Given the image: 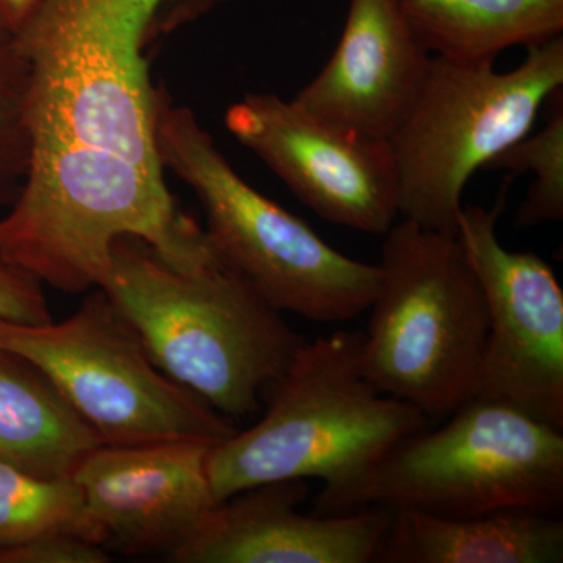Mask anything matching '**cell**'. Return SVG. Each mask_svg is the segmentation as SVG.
I'll return each mask as SVG.
<instances>
[{
  "instance_id": "obj_1",
  "label": "cell",
  "mask_w": 563,
  "mask_h": 563,
  "mask_svg": "<svg viewBox=\"0 0 563 563\" xmlns=\"http://www.w3.org/2000/svg\"><path fill=\"white\" fill-rule=\"evenodd\" d=\"M231 0H44L14 43L27 63L29 168L0 257L43 285L102 288L121 239L179 269L218 262L177 209L158 154L147 47Z\"/></svg>"
},
{
  "instance_id": "obj_2",
  "label": "cell",
  "mask_w": 563,
  "mask_h": 563,
  "mask_svg": "<svg viewBox=\"0 0 563 563\" xmlns=\"http://www.w3.org/2000/svg\"><path fill=\"white\" fill-rule=\"evenodd\" d=\"M362 331L306 342L269 387L265 415L210 450L207 468L218 501L261 485L318 479L317 515H343L396 444L429 420L383 395L361 365Z\"/></svg>"
},
{
  "instance_id": "obj_3",
  "label": "cell",
  "mask_w": 563,
  "mask_h": 563,
  "mask_svg": "<svg viewBox=\"0 0 563 563\" xmlns=\"http://www.w3.org/2000/svg\"><path fill=\"white\" fill-rule=\"evenodd\" d=\"M102 290L158 369L229 420L262 409L303 343L221 262L179 269L140 240L114 243Z\"/></svg>"
},
{
  "instance_id": "obj_4",
  "label": "cell",
  "mask_w": 563,
  "mask_h": 563,
  "mask_svg": "<svg viewBox=\"0 0 563 563\" xmlns=\"http://www.w3.org/2000/svg\"><path fill=\"white\" fill-rule=\"evenodd\" d=\"M163 168L201 202L207 239L222 265L279 313L335 324L365 313L380 284L379 265L347 257L309 222L263 196L235 172L195 111L157 88L155 114Z\"/></svg>"
},
{
  "instance_id": "obj_5",
  "label": "cell",
  "mask_w": 563,
  "mask_h": 563,
  "mask_svg": "<svg viewBox=\"0 0 563 563\" xmlns=\"http://www.w3.org/2000/svg\"><path fill=\"white\" fill-rule=\"evenodd\" d=\"M377 265L363 374L429 421L448 418L473 398L487 342V306L468 255L457 232L402 220L385 233Z\"/></svg>"
},
{
  "instance_id": "obj_6",
  "label": "cell",
  "mask_w": 563,
  "mask_h": 563,
  "mask_svg": "<svg viewBox=\"0 0 563 563\" xmlns=\"http://www.w3.org/2000/svg\"><path fill=\"white\" fill-rule=\"evenodd\" d=\"M517 68L432 57L417 99L388 136L399 181V217L429 231L457 232L474 173L532 132L563 90V38L529 47Z\"/></svg>"
},
{
  "instance_id": "obj_7",
  "label": "cell",
  "mask_w": 563,
  "mask_h": 563,
  "mask_svg": "<svg viewBox=\"0 0 563 563\" xmlns=\"http://www.w3.org/2000/svg\"><path fill=\"white\" fill-rule=\"evenodd\" d=\"M437 429L385 455L346 512L412 509L443 517L501 510L558 515L563 504V431L509 404L472 398Z\"/></svg>"
},
{
  "instance_id": "obj_8",
  "label": "cell",
  "mask_w": 563,
  "mask_h": 563,
  "mask_svg": "<svg viewBox=\"0 0 563 563\" xmlns=\"http://www.w3.org/2000/svg\"><path fill=\"white\" fill-rule=\"evenodd\" d=\"M0 350L36 366L106 444H217L236 432L232 420L158 369L102 288L63 321H0Z\"/></svg>"
},
{
  "instance_id": "obj_9",
  "label": "cell",
  "mask_w": 563,
  "mask_h": 563,
  "mask_svg": "<svg viewBox=\"0 0 563 563\" xmlns=\"http://www.w3.org/2000/svg\"><path fill=\"white\" fill-rule=\"evenodd\" d=\"M510 184L507 177L492 207L463 206L457 220L488 314L473 398L509 404L563 431V290L540 255L499 242Z\"/></svg>"
},
{
  "instance_id": "obj_10",
  "label": "cell",
  "mask_w": 563,
  "mask_h": 563,
  "mask_svg": "<svg viewBox=\"0 0 563 563\" xmlns=\"http://www.w3.org/2000/svg\"><path fill=\"white\" fill-rule=\"evenodd\" d=\"M225 128L322 220L384 236L399 217L388 140L318 117L295 99L250 92L225 111Z\"/></svg>"
},
{
  "instance_id": "obj_11",
  "label": "cell",
  "mask_w": 563,
  "mask_h": 563,
  "mask_svg": "<svg viewBox=\"0 0 563 563\" xmlns=\"http://www.w3.org/2000/svg\"><path fill=\"white\" fill-rule=\"evenodd\" d=\"M213 443L101 444L73 477L103 543L124 553L173 555L195 539L218 501L207 461Z\"/></svg>"
},
{
  "instance_id": "obj_12",
  "label": "cell",
  "mask_w": 563,
  "mask_h": 563,
  "mask_svg": "<svg viewBox=\"0 0 563 563\" xmlns=\"http://www.w3.org/2000/svg\"><path fill=\"white\" fill-rule=\"evenodd\" d=\"M307 481L250 488L218 504L202 531L172 555L181 563H372L391 523L384 507L306 515Z\"/></svg>"
},
{
  "instance_id": "obj_13",
  "label": "cell",
  "mask_w": 563,
  "mask_h": 563,
  "mask_svg": "<svg viewBox=\"0 0 563 563\" xmlns=\"http://www.w3.org/2000/svg\"><path fill=\"white\" fill-rule=\"evenodd\" d=\"M431 62L399 0H350L331 58L292 99L324 120L388 140Z\"/></svg>"
},
{
  "instance_id": "obj_14",
  "label": "cell",
  "mask_w": 563,
  "mask_h": 563,
  "mask_svg": "<svg viewBox=\"0 0 563 563\" xmlns=\"http://www.w3.org/2000/svg\"><path fill=\"white\" fill-rule=\"evenodd\" d=\"M563 521L533 510L443 517L393 510L376 562L561 563Z\"/></svg>"
},
{
  "instance_id": "obj_15",
  "label": "cell",
  "mask_w": 563,
  "mask_h": 563,
  "mask_svg": "<svg viewBox=\"0 0 563 563\" xmlns=\"http://www.w3.org/2000/svg\"><path fill=\"white\" fill-rule=\"evenodd\" d=\"M103 440L31 362L0 350V462L73 476Z\"/></svg>"
},
{
  "instance_id": "obj_16",
  "label": "cell",
  "mask_w": 563,
  "mask_h": 563,
  "mask_svg": "<svg viewBox=\"0 0 563 563\" xmlns=\"http://www.w3.org/2000/svg\"><path fill=\"white\" fill-rule=\"evenodd\" d=\"M404 16L432 57L495 63L510 47L562 36L563 0H399Z\"/></svg>"
},
{
  "instance_id": "obj_17",
  "label": "cell",
  "mask_w": 563,
  "mask_h": 563,
  "mask_svg": "<svg viewBox=\"0 0 563 563\" xmlns=\"http://www.w3.org/2000/svg\"><path fill=\"white\" fill-rule=\"evenodd\" d=\"M58 532L103 543L74 477L38 476L0 462V550Z\"/></svg>"
},
{
  "instance_id": "obj_18",
  "label": "cell",
  "mask_w": 563,
  "mask_h": 563,
  "mask_svg": "<svg viewBox=\"0 0 563 563\" xmlns=\"http://www.w3.org/2000/svg\"><path fill=\"white\" fill-rule=\"evenodd\" d=\"M563 90L555 92L548 106L547 124L529 132L507 147L484 169L507 172L509 179L533 173V181L520 209L515 228L529 229L544 222L563 220Z\"/></svg>"
},
{
  "instance_id": "obj_19",
  "label": "cell",
  "mask_w": 563,
  "mask_h": 563,
  "mask_svg": "<svg viewBox=\"0 0 563 563\" xmlns=\"http://www.w3.org/2000/svg\"><path fill=\"white\" fill-rule=\"evenodd\" d=\"M27 63L13 36L0 35V203L14 201L29 168Z\"/></svg>"
},
{
  "instance_id": "obj_20",
  "label": "cell",
  "mask_w": 563,
  "mask_h": 563,
  "mask_svg": "<svg viewBox=\"0 0 563 563\" xmlns=\"http://www.w3.org/2000/svg\"><path fill=\"white\" fill-rule=\"evenodd\" d=\"M106 544L76 533H47L0 550V563H106Z\"/></svg>"
},
{
  "instance_id": "obj_21",
  "label": "cell",
  "mask_w": 563,
  "mask_h": 563,
  "mask_svg": "<svg viewBox=\"0 0 563 563\" xmlns=\"http://www.w3.org/2000/svg\"><path fill=\"white\" fill-rule=\"evenodd\" d=\"M51 320L44 285L33 274L0 257V321L43 324Z\"/></svg>"
},
{
  "instance_id": "obj_22",
  "label": "cell",
  "mask_w": 563,
  "mask_h": 563,
  "mask_svg": "<svg viewBox=\"0 0 563 563\" xmlns=\"http://www.w3.org/2000/svg\"><path fill=\"white\" fill-rule=\"evenodd\" d=\"M44 0H0V27L14 36L31 20Z\"/></svg>"
},
{
  "instance_id": "obj_23",
  "label": "cell",
  "mask_w": 563,
  "mask_h": 563,
  "mask_svg": "<svg viewBox=\"0 0 563 563\" xmlns=\"http://www.w3.org/2000/svg\"><path fill=\"white\" fill-rule=\"evenodd\" d=\"M0 35H7V33L2 31V27H0Z\"/></svg>"
}]
</instances>
